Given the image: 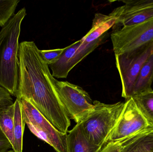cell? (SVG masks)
Instances as JSON below:
<instances>
[{
    "label": "cell",
    "instance_id": "1",
    "mask_svg": "<svg viewBox=\"0 0 153 152\" xmlns=\"http://www.w3.org/2000/svg\"><path fill=\"white\" fill-rule=\"evenodd\" d=\"M19 80L16 98L29 101L56 129L67 134L69 117L59 98L56 79L33 41L19 45Z\"/></svg>",
    "mask_w": 153,
    "mask_h": 152
},
{
    "label": "cell",
    "instance_id": "2",
    "mask_svg": "<svg viewBox=\"0 0 153 152\" xmlns=\"http://www.w3.org/2000/svg\"><path fill=\"white\" fill-rule=\"evenodd\" d=\"M25 8L14 14L0 31V86L16 96L19 80V40Z\"/></svg>",
    "mask_w": 153,
    "mask_h": 152
},
{
    "label": "cell",
    "instance_id": "3",
    "mask_svg": "<svg viewBox=\"0 0 153 152\" xmlns=\"http://www.w3.org/2000/svg\"><path fill=\"white\" fill-rule=\"evenodd\" d=\"M93 104L94 108L92 111L78 124L91 142L103 147L108 143L120 118L125 102L106 104L95 101Z\"/></svg>",
    "mask_w": 153,
    "mask_h": 152
},
{
    "label": "cell",
    "instance_id": "4",
    "mask_svg": "<svg viewBox=\"0 0 153 152\" xmlns=\"http://www.w3.org/2000/svg\"><path fill=\"white\" fill-rule=\"evenodd\" d=\"M16 99L20 102L24 121L30 132L56 152H67V134L56 129L27 100L23 97Z\"/></svg>",
    "mask_w": 153,
    "mask_h": 152
},
{
    "label": "cell",
    "instance_id": "5",
    "mask_svg": "<svg viewBox=\"0 0 153 152\" xmlns=\"http://www.w3.org/2000/svg\"><path fill=\"white\" fill-rule=\"evenodd\" d=\"M153 54V42L133 51L115 54L116 64L121 84L122 97L128 100L132 96L137 78L146 62Z\"/></svg>",
    "mask_w": 153,
    "mask_h": 152
},
{
    "label": "cell",
    "instance_id": "6",
    "mask_svg": "<svg viewBox=\"0 0 153 152\" xmlns=\"http://www.w3.org/2000/svg\"><path fill=\"white\" fill-rule=\"evenodd\" d=\"M111 38L115 54L133 51L153 42V18L116 29L111 33Z\"/></svg>",
    "mask_w": 153,
    "mask_h": 152
},
{
    "label": "cell",
    "instance_id": "7",
    "mask_svg": "<svg viewBox=\"0 0 153 152\" xmlns=\"http://www.w3.org/2000/svg\"><path fill=\"white\" fill-rule=\"evenodd\" d=\"M59 98L70 119L77 123L82 121L92 111L93 101L88 93L78 86L68 81L56 80Z\"/></svg>",
    "mask_w": 153,
    "mask_h": 152
},
{
    "label": "cell",
    "instance_id": "8",
    "mask_svg": "<svg viewBox=\"0 0 153 152\" xmlns=\"http://www.w3.org/2000/svg\"><path fill=\"white\" fill-rule=\"evenodd\" d=\"M153 129L137 108L132 97L126 100L120 118L109 138L115 142Z\"/></svg>",
    "mask_w": 153,
    "mask_h": 152
},
{
    "label": "cell",
    "instance_id": "9",
    "mask_svg": "<svg viewBox=\"0 0 153 152\" xmlns=\"http://www.w3.org/2000/svg\"><path fill=\"white\" fill-rule=\"evenodd\" d=\"M124 5L114 9L117 19L114 27L137 24L153 18V0L122 1Z\"/></svg>",
    "mask_w": 153,
    "mask_h": 152
},
{
    "label": "cell",
    "instance_id": "10",
    "mask_svg": "<svg viewBox=\"0 0 153 152\" xmlns=\"http://www.w3.org/2000/svg\"><path fill=\"white\" fill-rule=\"evenodd\" d=\"M117 19V17L114 10L108 15L95 13L91 28L81 39L82 44H88L105 35L111 28L115 26Z\"/></svg>",
    "mask_w": 153,
    "mask_h": 152
},
{
    "label": "cell",
    "instance_id": "11",
    "mask_svg": "<svg viewBox=\"0 0 153 152\" xmlns=\"http://www.w3.org/2000/svg\"><path fill=\"white\" fill-rule=\"evenodd\" d=\"M66 145L67 152H100L103 147L91 142L78 123L67 135Z\"/></svg>",
    "mask_w": 153,
    "mask_h": 152
},
{
    "label": "cell",
    "instance_id": "12",
    "mask_svg": "<svg viewBox=\"0 0 153 152\" xmlns=\"http://www.w3.org/2000/svg\"><path fill=\"white\" fill-rule=\"evenodd\" d=\"M153 149V129L131 136L122 145L120 152H146Z\"/></svg>",
    "mask_w": 153,
    "mask_h": 152
},
{
    "label": "cell",
    "instance_id": "13",
    "mask_svg": "<svg viewBox=\"0 0 153 152\" xmlns=\"http://www.w3.org/2000/svg\"><path fill=\"white\" fill-rule=\"evenodd\" d=\"M153 83V54L144 64L135 82L132 96L152 90Z\"/></svg>",
    "mask_w": 153,
    "mask_h": 152
},
{
    "label": "cell",
    "instance_id": "14",
    "mask_svg": "<svg viewBox=\"0 0 153 152\" xmlns=\"http://www.w3.org/2000/svg\"><path fill=\"white\" fill-rule=\"evenodd\" d=\"M81 39L66 47L59 59L53 64L49 65L52 71V76L57 79L66 78L69 73L67 68L68 63L76 50L81 45Z\"/></svg>",
    "mask_w": 153,
    "mask_h": 152
},
{
    "label": "cell",
    "instance_id": "15",
    "mask_svg": "<svg viewBox=\"0 0 153 152\" xmlns=\"http://www.w3.org/2000/svg\"><path fill=\"white\" fill-rule=\"evenodd\" d=\"M14 104L13 142L12 149L14 152H22L23 134L26 124L22 115L20 102L18 99H16Z\"/></svg>",
    "mask_w": 153,
    "mask_h": 152
},
{
    "label": "cell",
    "instance_id": "16",
    "mask_svg": "<svg viewBox=\"0 0 153 152\" xmlns=\"http://www.w3.org/2000/svg\"><path fill=\"white\" fill-rule=\"evenodd\" d=\"M137 108L153 128V90L132 97Z\"/></svg>",
    "mask_w": 153,
    "mask_h": 152
},
{
    "label": "cell",
    "instance_id": "17",
    "mask_svg": "<svg viewBox=\"0 0 153 152\" xmlns=\"http://www.w3.org/2000/svg\"><path fill=\"white\" fill-rule=\"evenodd\" d=\"M14 104L0 109V129L13 146Z\"/></svg>",
    "mask_w": 153,
    "mask_h": 152
},
{
    "label": "cell",
    "instance_id": "18",
    "mask_svg": "<svg viewBox=\"0 0 153 152\" xmlns=\"http://www.w3.org/2000/svg\"><path fill=\"white\" fill-rule=\"evenodd\" d=\"M105 35H104L99 39L88 44H82L81 43L79 48L76 50L75 54L70 60L68 63L67 70L69 74L70 71L76 65L80 62L84 58H85L88 54H90L93 51H94L102 43Z\"/></svg>",
    "mask_w": 153,
    "mask_h": 152
},
{
    "label": "cell",
    "instance_id": "19",
    "mask_svg": "<svg viewBox=\"0 0 153 152\" xmlns=\"http://www.w3.org/2000/svg\"><path fill=\"white\" fill-rule=\"evenodd\" d=\"M19 0L0 1V26L4 25L10 19L14 14Z\"/></svg>",
    "mask_w": 153,
    "mask_h": 152
},
{
    "label": "cell",
    "instance_id": "20",
    "mask_svg": "<svg viewBox=\"0 0 153 152\" xmlns=\"http://www.w3.org/2000/svg\"><path fill=\"white\" fill-rule=\"evenodd\" d=\"M65 49L66 47L53 50H39V52L44 61L49 66L56 62L59 59Z\"/></svg>",
    "mask_w": 153,
    "mask_h": 152
},
{
    "label": "cell",
    "instance_id": "21",
    "mask_svg": "<svg viewBox=\"0 0 153 152\" xmlns=\"http://www.w3.org/2000/svg\"><path fill=\"white\" fill-rule=\"evenodd\" d=\"M14 102L10 93L0 86V109L10 106Z\"/></svg>",
    "mask_w": 153,
    "mask_h": 152
},
{
    "label": "cell",
    "instance_id": "22",
    "mask_svg": "<svg viewBox=\"0 0 153 152\" xmlns=\"http://www.w3.org/2000/svg\"><path fill=\"white\" fill-rule=\"evenodd\" d=\"M128 137L117 142H108L100 152H120L122 145Z\"/></svg>",
    "mask_w": 153,
    "mask_h": 152
},
{
    "label": "cell",
    "instance_id": "23",
    "mask_svg": "<svg viewBox=\"0 0 153 152\" xmlns=\"http://www.w3.org/2000/svg\"><path fill=\"white\" fill-rule=\"evenodd\" d=\"M12 145L4 134L0 129V152H7Z\"/></svg>",
    "mask_w": 153,
    "mask_h": 152
},
{
    "label": "cell",
    "instance_id": "24",
    "mask_svg": "<svg viewBox=\"0 0 153 152\" xmlns=\"http://www.w3.org/2000/svg\"><path fill=\"white\" fill-rule=\"evenodd\" d=\"M146 152H153V149L152 150H151V151H147Z\"/></svg>",
    "mask_w": 153,
    "mask_h": 152
},
{
    "label": "cell",
    "instance_id": "25",
    "mask_svg": "<svg viewBox=\"0 0 153 152\" xmlns=\"http://www.w3.org/2000/svg\"><path fill=\"white\" fill-rule=\"evenodd\" d=\"M7 152H14L13 151H8Z\"/></svg>",
    "mask_w": 153,
    "mask_h": 152
},
{
    "label": "cell",
    "instance_id": "26",
    "mask_svg": "<svg viewBox=\"0 0 153 152\" xmlns=\"http://www.w3.org/2000/svg\"></svg>",
    "mask_w": 153,
    "mask_h": 152
}]
</instances>
